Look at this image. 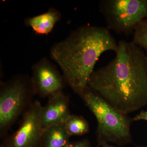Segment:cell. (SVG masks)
<instances>
[{
	"instance_id": "6da1fadb",
	"label": "cell",
	"mask_w": 147,
	"mask_h": 147,
	"mask_svg": "<svg viewBox=\"0 0 147 147\" xmlns=\"http://www.w3.org/2000/svg\"><path fill=\"white\" fill-rule=\"evenodd\" d=\"M118 43L115 58L94 71L88 86L127 115L147 104V56L132 41Z\"/></svg>"
},
{
	"instance_id": "7a4b0ae2",
	"label": "cell",
	"mask_w": 147,
	"mask_h": 147,
	"mask_svg": "<svg viewBox=\"0 0 147 147\" xmlns=\"http://www.w3.org/2000/svg\"><path fill=\"white\" fill-rule=\"evenodd\" d=\"M118 49V43L108 28L86 25L53 45L50 56L61 69L66 84L81 96L100 56Z\"/></svg>"
},
{
	"instance_id": "3957f363",
	"label": "cell",
	"mask_w": 147,
	"mask_h": 147,
	"mask_svg": "<svg viewBox=\"0 0 147 147\" xmlns=\"http://www.w3.org/2000/svg\"><path fill=\"white\" fill-rule=\"evenodd\" d=\"M81 97L97 121L98 144L111 143L123 145L131 142L132 119L113 108L88 86Z\"/></svg>"
},
{
	"instance_id": "277c9868",
	"label": "cell",
	"mask_w": 147,
	"mask_h": 147,
	"mask_svg": "<svg viewBox=\"0 0 147 147\" xmlns=\"http://www.w3.org/2000/svg\"><path fill=\"white\" fill-rule=\"evenodd\" d=\"M0 90V133L3 137L28 109L35 94L30 78L26 75H17L1 82Z\"/></svg>"
},
{
	"instance_id": "5b68a950",
	"label": "cell",
	"mask_w": 147,
	"mask_h": 147,
	"mask_svg": "<svg viewBox=\"0 0 147 147\" xmlns=\"http://www.w3.org/2000/svg\"><path fill=\"white\" fill-rule=\"evenodd\" d=\"M99 9L110 30L128 36L147 18V0H102Z\"/></svg>"
},
{
	"instance_id": "8992f818",
	"label": "cell",
	"mask_w": 147,
	"mask_h": 147,
	"mask_svg": "<svg viewBox=\"0 0 147 147\" xmlns=\"http://www.w3.org/2000/svg\"><path fill=\"white\" fill-rule=\"evenodd\" d=\"M42 106L38 100L33 102L23 115L17 130L6 137L5 147H41L43 129L41 121Z\"/></svg>"
},
{
	"instance_id": "52a82bcc",
	"label": "cell",
	"mask_w": 147,
	"mask_h": 147,
	"mask_svg": "<svg viewBox=\"0 0 147 147\" xmlns=\"http://www.w3.org/2000/svg\"><path fill=\"white\" fill-rule=\"evenodd\" d=\"M31 81L35 94L49 98L62 92L66 82L56 66L44 57L32 66Z\"/></svg>"
},
{
	"instance_id": "ba28073f",
	"label": "cell",
	"mask_w": 147,
	"mask_h": 147,
	"mask_svg": "<svg viewBox=\"0 0 147 147\" xmlns=\"http://www.w3.org/2000/svg\"><path fill=\"white\" fill-rule=\"evenodd\" d=\"M47 104L42 107L41 123L43 129L49 127L65 123L71 115L69 109V99L60 93L49 98Z\"/></svg>"
},
{
	"instance_id": "9c48e42d",
	"label": "cell",
	"mask_w": 147,
	"mask_h": 147,
	"mask_svg": "<svg viewBox=\"0 0 147 147\" xmlns=\"http://www.w3.org/2000/svg\"><path fill=\"white\" fill-rule=\"evenodd\" d=\"M61 18L60 11L50 7L45 13L26 18L24 23L26 26L31 28L36 34L47 35L52 32Z\"/></svg>"
},
{
	"instance_id": "30bf717a",
	"label": "cell",
	"mask_w": 147,
	"mask_h": 147,
	"mask_svg": "<svg viewBox=\"0 0 147 147\" xmlns=\"http://www.w3.org/2000/svg\"><path fill=\"white\" fill-rule=\"evenodd\" d=\"M64 123L52 125L43 129L41 147H65L70 144Z\"/></svg>"
},
{
	"instance_id": "8fae6325",
	"label": "cell",
	"mask_w": 147,
	"mask_h": 147,
	"mask_svg": "<svg viewBox=\"0 0 147 147\" xmlns=\"http://www.w3.org/2000/svg\"><path fill=\"white\" fill-rule=\"evenodd\" d=\"M64 124L66 130L70 137L81 136L89 131V124L82 116L71 115Z\"/></svg>"
},
{
	"instance_id": "7c38bea8",
	"label": "cell",
	"mask_w": 147,
	"mask_h": 147,
	"mask_svg": "<svg viewBox=\"0 0 147 147\" xmlns=\"http://www.w3.org/2000/svg\"><path fill=\"white\" fill-rule=\"evenodd\" d=\"M132 42L144 50L147 56V18L142 21L135 29Z\"/></svg>"
},
{
	"instance_id": "4fadbf2b",
	"label": "cell",
	"mask_w": 147,
	"mask_h": 147,
	"mask_svg": "<svg viewBox=\"0 0 147 147\" xmlns=\"http://www.w3.org/2000/svg\"><path fill=\"white\" fill-rule=\"evenodd\" d=\"M65 147H91L90 143L88 139H85L73 144H69Z\"/></svg>"
},
{
	"instance_id": "5bb4252c",
	"label": "cell",
	"mask_w": 147,
	"mask_h": 147,
	"mask_svg": "<svg viewBox=\"0 0 147 147\" xmlns=\"http://www.w3.org/2000/svg\"><path fill=\"white\" fill-rule=\"evenodd\" d=\"M133 121L144 120L147 121V111H142L132 119Z\"/></svg>"
},
{
	"instance_id": "9a60e30c",
	"label": "cell",
	"mask_w": 147,
	"mask_h": 147,
	"mask_svg": "<svg viewBox=\"0 0 147 147\" xmlns=\"http://www.w3.org/2000/svg\"><path fill=\"white\" fill-rule=\"evenodd\" d=\"M100 145L101 147H116L111 146V145H110L109 144H108V143H103V144H102Z\"/></svg>"
},
{
	"instance_id": "2e32d148",
	"label": "cell",
	"mask_w": 147,
	"mask_h": 147,
	"mask_svg": "<svg viewBox=\"0 0 147 147\" xmlns=\"http://www.w3.org/2000/svg\"><path fill=\"white\" fill-rule=\"evenodd\" d=\"M1 147H5L3 145V144H2V145L1 146Z\"/></svg>"
},
{
	"instance_id": "e0dca14e",
	"label": "cell",
	"mask_w": 147,
	"mask_h": 147,
	"mask_svg": "<svg viewBox=\"0 0 147 147\" xmlns=\"http://www.w3.org/2000/svg\"><path fill=\"white\" fill-rule=\"evenodd\" d=\"M100 146V145L99 144H98V145L97 147H99Z\"/></svg>"
},
{
	"instance_id": "ac0fdd59",
	"label": "cell",
	"mask_w": 147,
	"mask_h": 147,
	"mask_svg": "<svg viewBox=\"0 0 147 147\" xmlns=\"http://www.w3.org/2000/svg\"><path fill=\"white\" fill-rule=\"evenodd\" d=\"M147 147V146H140V147Z\"/></svg>"
}]
</instances>
